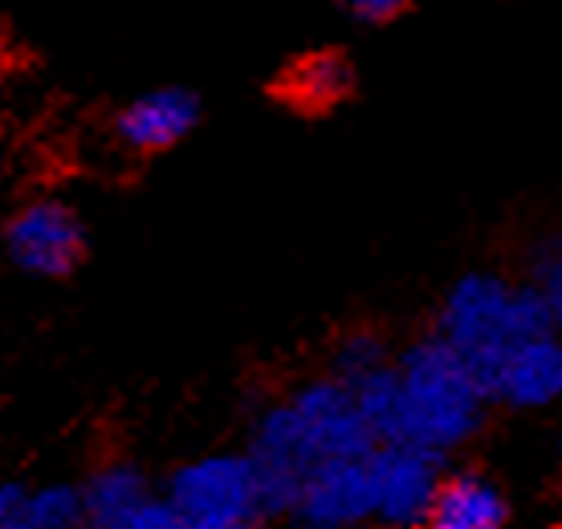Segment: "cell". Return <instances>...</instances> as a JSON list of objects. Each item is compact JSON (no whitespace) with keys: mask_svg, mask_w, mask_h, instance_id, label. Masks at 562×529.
<instances>
[{"mask_svg":"<svg viewBox=\"0 0 562 529\" xmlns=\"http://www.w3.org/2000/svg\"><path fill=\"white\" fill-rule=\"evenodd\" d=\"M338 4L359 25H392L412 9V0H338Z\"/></svg>","mask_w":562,"mask_h":529,"instance_id":"17","label":"cell"},{"mask_svg":"<svg viewBox=\"0 0 562 529\" xmlns=\"http://www.w3.org/2000/svg\"><path fill=\"white\" fill-rule=\"evenodd\" d=\"M25 497H29V488L16 485V481H4V485H0V526H21Z\"/></svg>","mask_w":562,"mask_h":529,"instance_id":"19","label":"cell"},{"mask_svg":"<svg viewBox=\"0 0 562 529\" xmlns=\"http://www.w3.org/2000/svg\"><path fill=\"white\" fill-rule=\"evenodd\" d=\"M485 399L506 407H547L562 399V335L547 330L518 342L485 383Z\"/></svg>","mask_w":562,"mask_h":529,"instance_id":"9","label":"cell"},{"mask_svg":"<svg viewBox=\"0 0 562 529\" xmlns=\"http://www.w3.org/2000/svg\"><path fill=\"white\" fill-rule=\"evenodd\" d=\"M294 514L318 529H351L375 521V485L367 457L318 460L306 469Z\"/></svg>","mask_w":562,"mask_h":529,"instance_id":"7","label":"cell"},{"mask_svg":"<svg viewBox=\"0 0 562 529\" xmlns=\"http://www.w3.org/2000/svg\"><path fill=\"white\" fill-rule=\"evenodd\" d=\"M506 526V497L477 473L440 476L436 497L428 505L424 529H502Z\"/></svg>","mask_w":562,"mask_h":529,"instance_id":"11","label":"cell"},{"mask_svg":"<svg viewBox=\"0 0 562 529\" xmlns=\"http://www.w3.org/2000/svg\"><path fill=\"white\" fill-rule=\"evenodd\" d=\"M347 387H351V399L363 424L371 428V436L380 444H392L395 432H400V375H395L392 362L371 367L359 379H351Z\"/></svg>","mask_w":562,"mask_h":529,"instance_id":"13","label":"cell"},{"mask_svg":"<svg viewBox=\"0 0 562 529\" xmlns=\"http://www.w3.org/2000/svg\"><path fill=\"white\" fill-rule=\"evenodd\" d=\"M196 529H257V521H212V526H196Z\"/></svg>","mask_w":562,"mask_h":529,"instance_id":"20","label":"cell"},{"mask_svg":"<svg viewBox=\"0 0 562 529\" xmlns=\"http://www.w3.org/2000/svg\"><path fill=\"white\" fill-rule=\"evenodd\" d=\"M147 476L139 473V464L131 460H111L90 473L82 485V514L86 529H111L119 517H127L135 505L147 497Z\"/></svg>","mask_w":562,"mask_h":529,"instance_id":"12","label":"cell"},{"mask_svg":"<svg viewBox=\"0 0 562 529\" xmlns=\"http://www.w3.org/2000/svg\"><path fill=\"white\" fill-rule=\"evenodd\" d=\"M111 529H192L188 526V517L168 502V497H155L147 493L127 517H119Z\"/></svg>","mask_w":562,"mask_h":529,"instance_id":"16","label":"cell"},{"mask_svg":"<svg viewBox=\"0 0 562 529\" xmlns=\"http://www.w3.org/2000/svg\"><path fill=\"white\" fill-rule=\"evenodd\" d=\"M367 464L375 485V521L387 529H424L428 505L445 473V457L408 440H392L371 448Z\"/></svg>","mask_w":562,"mask_h":529,"instance_id":"6","label":"cell"},{"mask_svg":"<svg viewBox=\"0 0 562 529\" xmlns=\"http://www.w3.org/2000/svg\"><path fill=\"white\" fill-rule=\"evenodd\" d=\"M200 123V94L188 86H155L114 111L111 135L135 155L180 147Z\"/></svg>","mask_w":562,"mask_h":529,"instance_id":"8","label":"cell"},{"mask_svg":"<svg viewBox=\"0 0 562 529\" xmlns=\"http://www.w3.org/2000/svg\"><path fill=\"white\" fill-rule=\"evenodd\" d=\"M375 444L380 440L359 416L351 387L342 379H314L257 419L249 460L257 469L306 476V469H314L318 460L367 457Z\"/></svg>","mask_w":562,"mask_h":529,"instance_id":"1","label":"cell"},{"mask_svg":"<svg viewBox=\"0 0 562 529\" xmlns=\"http://www.w3.org/2000/svg\"><path fill=\"white\" fill-rule=\"evenodd\" d=\"M4 252L29 278H70L86 261V221L66 200H29L4 224Z\"/></svg>","mask_w":562,"mask_h":529,"instance_id":"4","label":"cell"},{"mask_svg":"<svg viewBox=\"0 0 562 529\" xmlns=\"http://www.w3.org/2000/svg\"><path fill=\"white\" fill-rule=\"evenodd\" d=\"M559 529H562V526H559Z\"/></svg>","mask_w":562,"mask_h":529,"instance_id":"24","label":"cell"},{"mask_svg":"<svg viewBox=\"0 0 562 529\" xmlns=\"http://www.w3.org/2000/svg\"><path fill=\"white\" fill-rule=\"evenodd\" d=\"M538 293L547 297V309L550 318H554V330H562V252H554L547 264H542V273H538Z\"/></svg>","mask_w":562,"mask_h":529,"instance_id":"18","label":"cell"},{"mask_svg":"<svg viewBox=\"0 0 562 529\" xmlns=\"http://www.w3.org/2000/svg\"><path fill=\"white\" fill-rule=\"evenodd\" d=\"M21 526H25V529H86L82 488H78V485L29 488Z\"/></svg>","mask_w":562,"mask_h":529,"instance_id":"14","label":"cell"},{"mask_svg":"<svg viewBox=\"0 0 562 529\" xmlns=\"http://www.w3.org/2000/svg\"><path fill=\"white\" fill-rule=\"evenodd\" d=\"M380 362H387L383 338L371 335V330H355V335L342 338V342H338V350H335V379L351 383V379H359L363 371L380 367Z\"/></svg>","mask_w":562,"mask_h":529,"instance_id":"15","label":"cell"},{"mask_svg":"<svg viewBox=\"0 0 562 529\" xmlns=\"http://www.w3.org/2000/svg\"><path fill=\"white\" fill-rule=\"evenodd\" d=\"M359 74L342 49H310L273 78V98L297 114H326L355 94Z\"/></svg>","mask_w":562,"mask_h":529,"instance_id":"10","label":"cell"},{"mask_svg":"<svg viewBox=\"0 0 562 529\" xmlns=\"http://www.w3.org/2000/svg\"><path fill=\"white\" fill-rule=\"evenodd\" d=\"M0 529H25V526H0Z\"/></svg>","mask_w":562,"mask_h":529,"instance_id":"23","label":"cell"},{"mask_svg":"<svg viewBox=\"0 0 562 529\" xmlns=\"http://www.w3.org/2000/svg\"><path fill=\"white\" fill-rule=\"evenodd\" d=\"M285 529H318V526H310V521H294V526H285Z\"/></svg>","mask_w":562,"mask_h":529,"instance_id":"21","label":"cell"},{"mask_svg":"<svg viewBox=\"0 0 562 529\" xmlns=\"http://www.w3.org/2000/svg\"><path fill=\"white\" fill-rule=\"evenodd\" d=\"M168 502L188 517V526H212V521H261L257 502V476L249 457H200L188 460L171 476Z\"/></svg>","mask_w":562,"mask_h":529,"instance_id":"5","label":"cell"},{"mask_svg":"<svg viewBox=\"0 0 562 529\" xmlns=\"http://www.w3.org/2000/svg\"><path fill=\"white\" fill-rule=\"evenodd\" d=\"M554 330V318L547 309V297L538 285H514L497 273H469L449 290L436 335L445 338L477 375L481 391L497 371V362L509 350L535 335Z\"/></svg>","mask_w":562,"mask_h":529,"instance_id":"3","label":"cell"},{"mask_svg":"<svg viewBox=\"0 0 562 529\" xmlns=\"http://www.w3.org/2000/svg\"><path fill=\"white\" fill-rule=\"evenodd\" d=\"M400 375V432L395 440L452 452L464 440H473L485 424V391L469 362L445 342L440 335L420 338L395 362Z\"/></svg>","mask_w":562,"mask_h":529,"instance_id":"2","label":"cell"},{"mask_svg":"<svg viewBox=\"0 0 562 529\" xmlns=\"http://www.w3.org/2000/svg\"><path fill=\"white\" fill-rule=\"evenodd\" d=\"M0 61H4V37H0Z\"/></svg>","mask_w":562,"mask_h":529,"instance_id":"22","label":"cell"}]
</instances>
